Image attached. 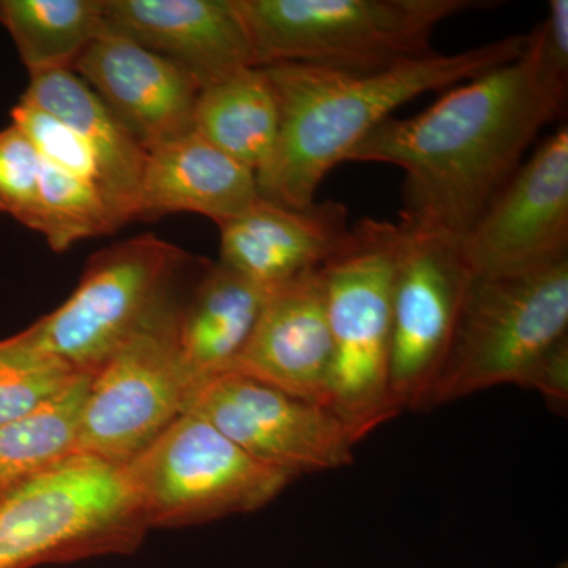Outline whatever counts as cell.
I'll use <instances>...</instances> for the list:
<instances>
[{"instance_id": "1", "label": "cell", "mask_w": 568, "mask_h": 568, "mask_svg": "<svg viewBox=\"0 0 568 568\" xmlns=\"http://www.w3.org/2000/svg\"><path fill=\"white\" fill-rule=\"evenodd\" d=\"M568 77L528 36L515 61L455 85L428 110L377 125L347 162L405 171L399 219L465 237L525 162L538 133L562 119Z\"/></svg>"}, {"instance_id": "2", "label": "cell", "mask_w": 568, "mask_h": 568, "mask_svg": "<svg viewBox=\"0 0 568 568\" xmlns=\"http://www.w3.org/2000/svg\"><path fill=\"white\" fill-rule=\"evenodd\" d=\"M526 41L528 36L518 33L366 73L308 63L263 67L278 102L280 132L271 163L257 175L261 196L290 207L315 203L327 174L392 112L515 61Z\"/></svg>"}, {"instance_id": "3", "label": "cell", "mask_w": 568, "mask_h": 568, "mask_svg": "<svg viewBox=\"0 0 568 568\" xmlns=\"http://www.w3.org/2000/svg\"><path fill=\"white\" fill-rule=\"evenodd\" d=\"M488 0H237L256 67L379 71L435 54L437 26Z\"/></svg>"}, {"instance_id": "4", "label": "cell", "mask_w": 568, "mask_h": 568, "mask_svg": "<svg viewBox=\"0 0 568 568\" xmlns=\"http://www.w3.org/2000/svg\"><path fill=\"white\" fill-rule=\"evenodd\" d=\"M567 328V256L476 275L422 410L504 384L525 388L538 362L566 338Z\"/></svg>"}, {"instance_id": "5", "label": "cell", "mask_w": 568, "mask_h": 568, "mask_svg": "<svg viewBox=\"0 0 568 568\" xmlns=\"http://www.w3.org/2000/svg\"><path fill=\"white\" fill-rule=\"evenodd\" d=\"M398 242V222L362 220L321 267L334 347L328 410L354 446L398 416L388 384Z\"/></svg>"}, {"instance_id": "6", "label": "cell", "mask_w": 568, "mask_h": 568, "mask_svg": "<svg viewBox=\"0 0 568 568\" xmlns=\"http://www.w3.org/2000/svg\"><path fill=\"white\" fill-rule=\"evenodd\" d=\"M148 529L123 467L77 454L0 493V568L126 555Z\"/></svg>"}, {"instance_id": "7", "label": "cell", "mask_w": 568, "mask_h": 568, "mask_svg": "<svg viewBox=\"0 0 568 568\" xmlns=\"http://www.w3.org/2000/svg\"><path fill=\"white\" fill-rule=\"evenodd\" d=\"M122 467L149 528L250 514L272 503L295 478L253 458L193 413L175 418Z\"/></svg>"}, {"instance_id": "8", "label": "cell", "mask_w": 568, "mask_h": 568, "mask_svg": "<svg viewBox=\"0 0 568 568\" xmlns=\"http://www.w3.org/2000/svg\"><path fill=\"white\" fill-rule=\"evenodd\" d=\"M190 257L153 234L93 254L74 293L22 336L78 373L93 375L119 347L170 308V291Z\"/></svg>"}, {"instance_id": "9", "label": "cell", "mask_w": 568, "mask_h": 568, "mask_svg": "<svg viewBox=\"0 0 568 568\" xmlns=\"http://www.w3.org/2000/svg\"><path fill=\"white\" fill-rule=\"evenodd\" d=\"M398 226L388 384L399 416L424 407L476 274L462 237L402 219Z\"/></svg>"}, {"instance_id": "10", "label": "cell", "mask_w": 568, "mask_h": 568, "mask_svg": "<svg viewBox=\"0 0 568 568\" xmlns=\"http://www.w3.org/2000/svg\"><path fill=\"white\" fill-rule=\"evenodd\" d=\"M175 316L171 305L93 373L78 454L125 466L185 413L192 386L179 361Z\"/></svg>"}, {"instance_id": "11", "label": "cell", "mask_w": 568, "mask_h": 568, "mask_svg": "<svg viewBox=\"0 0 568 568\" xmlns=\"http://www.w3.org/2000/svg\"><path fill=\"white\" fill-rule=\"evenodd\" d=\"M185 413L203 417L253 458L294 477L354 462L353 440L327 407L237 373L194 388Z\"/></svg>"}, {"instance_id": "12", "label": "cell", "mask_w": 568, "mask_h": 568, "mask_svg": "<svg viewBox=\"0 0 568 568\" xmlns=\"http://www.w3.org/2000/svg\"><path fill=\"white\" fill-rule=\"evenodd\" d=\"M568 129L559 126L521 163L463 237L476 275L567 256Z\"/></svg>"}, {"instance_id": "13", "label": "cell", "mask_w": 568, "mask_h": 568, "mask_svg": "<svg viewBox=\"0 0 568 568\" xmlns=\"http://www.w3.org/2000/svg\"><path fill=\"white\" fill-rule=\"evenodd\" d=\"M73 71L145 152L193 132L201 85L136 41L104 29L74 62Z\"/></svg>"}, {"instance_id": "14", "label": "cell", "mask_w": 568, "mask_h": 568, "mask_svg": "<svg viewBox=\"0 0 568 568\" xmlns=\"http://www.w3.org/2000/svg\"><path fill=\"white\" fill-rule=\"evenodd\" d=\"M332 357L324 280L316 268L271 291L230 373L328 409Z\"/></svg>"}, {"instance_id": "15", "label": "cell", "mask_w": 568, "mask_h": 568, "mask_svg": "<svg viewBox=\"0 0 568 568\" xmlns=\"http://www.w3.org/2000/svg\"><path fill=\"white\" fill-rule=\"evenodd\" d=\"M106 29L192 74L201 89L256 67L237 0H103Z\"/></svg>"}, {"instance_id": "16", "label": "cell", "mask_w": 568, "mask_h": 568, "mask_svg": "<svg viewBox=\"0 0 568 568\" xmlns=\"http://www.w3.org/2000/svg\"><path fill=\"white\" fill-rule=\"evenodd\" d=\"M219 227V263L268 291L323 267L351 233L345 204L290 207L263 196Z\"/></svg>"}, {"instance_id": "17", "label": "cell", "mask_w": 568, "mask_h": 568, "mask_svg": "<svg viewBox=\"0 0 568 568\" xmlns=\"http://www.w3.org/2000/svg\"><path fill=\"white\" fill-rule=\"evenodd\" d=\"M256 174L190 132L145 155L133 220L200 213L219 224L260 200Z\"/></svg>"}, {"instance_id": "18", "label": "cell", "mask_w": 568, "mask_h": 568, "mask_svg": "<svg viewBox=\"0 0 568 568\" xmlns=\"http://www.w3.org/2000/svg\"><path fill=\"white\" fill-rule=\"evenodd\" d=\"M271 291L222 263H207L175 316V346L194 388L233 369Z\"/></svg>"}, {"instance_id": "19", "label": "cell", "mask_w": 568, "mask_h": 568, "mask_svg": "<svg viewBox=\"0 0 568 568\" xmlns=\"http://www.w3.org/2000/svg\"><path fill=\"white\" fill-rule=\"evenodd\" d=\"M21 102L50 112L80 133L99 159L104 186L123 222H133L134 197L148 152L114 112L71 69L31 74Z\"/></svg>"}, {"instance_id": "20", "label": "cell", "mask_w": 568, "mask_h": 568, "mask_svg": "<svg viewBox=\"0 0 568 568\" xmlns=\"http://www.w3.org/2000/svg\"><path fill=\"white\" fill-rule=\"evenodd\" d=\"M193 132L260 175L274 156L278 102L263 67H250L201 89Z\"/></svg>"}, {"instance_id": "21", "label": "cell", "mask_w": 568, "mask_h": 568, "mask_svg": "<svg viewBox=\"0 0 568 568\" xmlns=\"http://www.w3.org/2000/svg\"><path fill=\"white\" fill-rule=\"evenodd\" d=\"M0 24L10 32L29 74L73 70L106 29L103 0H0Z\"/></svg>"}, {"instance_id": "22", "label": "cell", "mask_w": 568, "mask_h": 568, "mask_svg": "<svg viewBox=\"0 0 568 568\" xmlns=\"http://www.w3.org/2000/svg\"><path fill=\"white\" fill-rule=\"evenodd\" d=\"M92 375L28 416L0 425V493L78 454L82 407Z\"/></svg>"}, {"instance_id": "23", "label": "cell", "mask_w": 568, "mask_h": 568, "mask_svg": "<svg viewBox=\"0 0 568 568\" xmlns=\"http://www.w3.org/2000/svg\"><path fill=\"white\" fill-rule=\"evenodd\" d=\"M123 224L121 213L99 185L43 162L37 233L44 235L54 252L114 233Z\"/></svg>"}, {"instance_id": "24", "label": "cell", "mask_w": 568, "mask_h": 568, "mask_svg": "<svg viewBox=\"0 0 568 568\" xmlns=\"http://www.w3.org/2000/svg\"><path fill=\"white\" fill-rule=\"evenodd\" d=\"M73 366L37 349L18 334L0 342V425L47 405L74 383Z\"/></svg>"}, {"instance_id": "25", "label": "cell", "mask_w": 568, "mask_h": 568, "mask_svg": "<svg viewBox=\"0 0 568 568\" xmlns=\"http://www.w3.org/2000/svg\"><path fill=\"white\" fill-rule=\"evenodd\" d=\"M11 119L31 140L44 163L63 173L95 183L108 194L99 159L80 133L50 112L24 102L18 103L11 110Z\"/></svg>"}, {"instance_id": "26", "label": "cell", "mask_w": 568, "mask_h": 568, "mask_svg": "<svg viewBox=\"0 0 568 568\" xmlns=\"http://www.w3.org/2000/svg\"><path fill=\"white\" fill-rule=\"evenodd\" d=\"M43 160L31 140L11 123L0 130V213L39 230Z\"/></svg>"}, {"instance_id": "27", "label": "cell", "mask_w": 568, "mask_h": 568, "mask_svg": "<svg viewBox=\"0 0 568 568\" xmlns=\"http://www.w3.org/2000/svg\"><path fill=\"white\" fill-rule=\"evenodd\" d=\"M525 388H534L544 396L555 413L566 416L568 409V336L552 346L538 362L526 381Z\"/></svg>"}, {"instance_id": "28", "label": "cell", "mask_w": 568, "mask_h": 568, "mask_svg": "<svg viewBox=\"0 0 568 568\" xmlns=\"http://www.w3.org/2000/svg\"><path fill=\"white\" fill-rule=\"evenodd\" d=\"M559 568H567V566H560Z\"/></svg>"}]
</instances>
